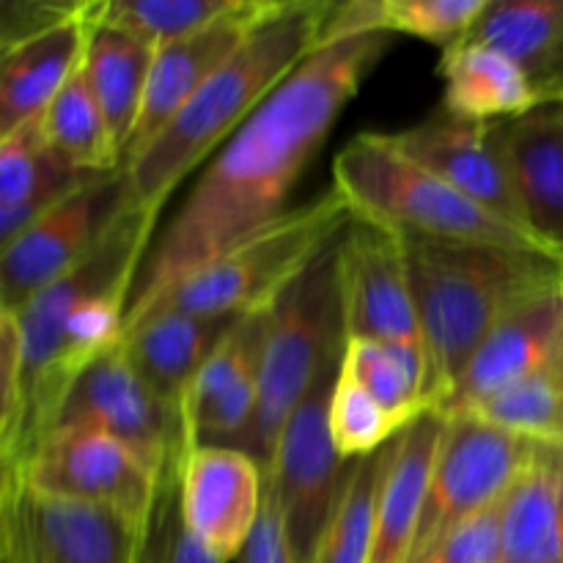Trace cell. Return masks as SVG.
I'll use <instances>...</instances> for the list:
<instances>
[{"instance_id":"cell-13","label":"cell","mask_w":563,"mask_h":563,"mask_svg":"<svg viewBox=\"0 0 563 563\" xmlns=\"http://www.w3.org/2000/svg\"><path fill=\"white\" fill-rule=\"evenodd\" d=\"M99 429L141 454L157 473L196 449L190 423L135 372L121 344L104 352L71 385L53 429Z\"/></svg>"},{"instance_id":"cell-35","label":"cell","mask_w":563,"mask_h":563,"mask_svg":"<svg viewBox=\"0 0 563 563\" xmlns=\"http://www.w3.org/2000/svg\"><path fill=\"white\" fill-rule=\"evenodd\" d=\"M25 418V352L20 319L0 311V462L11 460Z\"/></svg>"},{"instance_id":"cell-3","label":"cell","mask_w":563,"mask_h":563,"mask_svg":"<svg viewBox=\"0 0 563 563\" xmlns=\"http://www.w3.org/2000/svg\"><path fill=\"white\" fill-rule=\"evenodd\" d=\"M330 0H280L247 42L124 168L135 203L163 212L170 192L223 146L322 44Z\"/></svg>"},{"instance_id":"cell-22","label":"cell","mask_w":563,"mask_h":563,"mask_svg":"<svg viewBox=\"0 0 563 563\" xmlns=\"http://www.w3.org/2000/svg\"><path fill=\"white\" fill-rule=\"evenodd\" d=\"M449 418L423 412L390 445L388 473L379 495L368 563H410L418 537L423 495L432 476L434 456L443 443Z\"/></svg>"},{"instance_id":"cell-8","label":"cell","mask_w":563,"mask_h":563,"mask_svg":"<svg viewBox=\"0 0 563 563\" xmlns=\"http://www.w3.org/2000/svg\"><path fill=\"white\" fill-rule=\"evenodd\" d=\"M344 357V355H341ZM341 361L317 379L280 432L267 473V487L284 517V533L297 563H313L335 504L355 460L335 451L330 434V399Z\"/></svg>"},{"instance_id":"cell-30","label":"cell","mask_w":563,"mask_h":563,"mask_svg":"<svg viewBox=\"0 0 563 563\" xmlns=\"http://www.w3.org/2000/svg\"><path fill=\"white\" fill-rule=\"evenodd\" d=\"M231 5L234 0H88V14L159 49L201 33Z\"/></svg>"},{"instance_id":"cell-34","label":"cell","mask_w":563,"mask_h":563,"mask_svg":"<svg viewBox=\"0 0 563 563\" xmlns=\"http://www.w3.org/2000/svg\"><path fill=\"white\" fill-rule=\"evenodd\" d=\"M487 0H374V27L454 47L471 33Z\"/></svg>"},{"instance_id":"cell-7","label":"cell","mask_w":563,"mask_h":563,"mask_svg":"<svg viewBox=\"0 0 563 563\" xmlns=\"http://www.w3.org/2000/svg\"><path fill=\"white\" fill-rule=\"evenodd\" d=\"M344 344V289L335 242L273 302L258 410L251 427L231 445L251 454L267 471L286 421L317 379L341 361Z\"/></svg>"},{"instance_id":"cell-37","label":"cell","mask_w":563,"mask_h":563,"mask_svg":"<svg viewBox=\"0 0 563 563\" xmlns=\"http://www.w3.org/2000/svg\"><path fill=\"white\" fill-rule=\"evenodd\" d=\"M82 9L86 0H5L0 11V49L64 25L80 16Z\"/></svg>"},{"instance_id":"cell-5","label":"cell","mask_w":563,"mask_h":563,"mask_svg":"<svg viewBox=\"0 0 563 563\" xmlns=\"http://www.w3.org/2000/svg\"><path fill=\"white\" fill-rule=\"evenodd\" d=\"M333 187L355 218L394 234L548 253L537 240L401 154L390 135L361 132L352 137L333 163Z\"/></svg>"},{"instance_id":"cell-17","label":"cell","mask_w":563,"mask_h":563,"mask_svg":"<svg viewBox=\"0 0 563 563\" xmlns=\"http://www.w3.org/2000/svg\"><path fill=\"white\" fill-rule=\"evenodd\" d=\"M390 141L401 154L465 192L478 207L531 236L509 165L495 137V124L456 119L440 110L410 130L394 132Z\"/></svg>"},{"instance_id":"cell-20","label":"cell","mask_w":563,"mask_h":563,"mask_svg":"<svg viewBox=\"0 0 563 563\" xmlns=\"http://www.w3.org/2000/svg\"><path fill=\"white\" fill-rule=\"evenodd\" d=\"M97 176L60 157L44 135L42 115L0 135V242L31 229L38 218L91 185Z\"/></svg>"},{"instance_id":"cell-28","label":"cell","mask_w":563,"mask_h":563,"mask_svg":"<svg viewBox=\"0 0 563 563\" xmlns=\"http://www.w3.org/2000/svg\"><path fill=\"white\" fill-rule=\"evenodd\" d=\"M42 124L49 146L77 168L91 174L121 170V152L88 80L86 60L55 93L49 108L44 110Z\"/></svg>"},{"instance_id":"cell-24","label":"cell","mask_w":563,"mask_h":563,"mask_svg":"<svg viewBox=\"0 0 563 563\" xmlns=\"http://www.w3.org/2000/svg\"><path fill=\"white\" fill-rule=\"evenodd\" d=\"M500 563H563V443H537L504 495Z\"/></svg>"},{"instance_id":"cell-21","label":"cell","mask_w":563,"mask_h":563,"mask_svg":"<svg viewBox=\"0 0 563 563\" xmlns=\"http://www.w3.org/2000/svg\"><path fill=\"white\" fill-rule=\"evenodd\" d=\"M240 319L154 311L130 324L119 344L159 399L187 418V396L198 372Z\"/></svg>"},{"instance_id":"cell-15","label":"cell","mask_w":563,"mask_h":563,"mask_svg":"<svg viewBox=\"0 0 563 563\" xmlns=\"http://www.w3.org/2000/svg\"><path fill=\"white\" fill-rule=\"evenodd\" d=\"M278 3L280 0H234V5L201 33L157 49L141 119L121 157V168H126L176 119V113L278 9Z\"/></svg>"},{"instance_id":"cell-36","label":"cell","mask_w":563,"mask_h":563,"mask_svg":"<svg viewBox=\"0 0 563 563\" xmlns=\"http://www.w3.org/2000/svg\"><path fill=\"white\" fill-rule=\"evenodd\" d=\"M504 559V498L445 537L429 563H500Z\"/></svg>"},{"instance_id":"cell-9","label":"cell","mask_w":563,"mask_h":563,"mask_svg":"<svg viewBox=\"0 0 563 563\" xmlns=\"http://www.w3.org/2000/svg\"><path fill=\"white\" fill-rule=\"evenodd\" d=\"M449 418V416H445ZM533 440L476 416H451L423 495L410 563H429L451 531L498 504L526 465Z\"/></svg>"},{"instance_id":"cell-2","label":"cell","mask_w":563,"mask_h":563,"mask_svg":"<svg viewBox=\"0 0 563 563\" xmlns=\"http://www.w3.org/2000/svg\"><path fill=\"white\" fill-rule=\"evenodd\" d=\"M157 220V209L132 203L71 273L16 313L25 352V418L14 456L3 467L20 465L47 438L71 385L121 341Z\"/></svg>"},{"instance_id":"cell-12","label":"cell","mask_w":563,"mask_h":563,"mask_svg":"<svg viewBox=\"0 0 563 563\" xmlns=\"http://www.w3.org/2000/svg\"><path fill=\"white\" fill-rule=\"evenodd\" d=\"M132 203L135 198L124 168L110 170L3 245L0 311L20 313L33 297L71 273Z\"/></svg>"},{"instance_id":"cell-23","label":"cell","mask_w":563,"mask_h":563,"mask_svg":"<svg viewBox=\"0 0 563 563\" xmlns=\"http://www.w3.org/2000/svg\"><path fill=\"white\" fill-rule=\"evenodd\" d=\"M88 5V0H86ZM88 14L0 49V135L38 119L86 60Z\"/></svg>"},{"instance_id":"cell-31","label":"cell","mask_w":563,"mask_h":563,"mask_svg":"<svg viewBox=\"0 0 563 563\" xmlns=\"http://www.w3.org/2000/svg\"><path fill=\"white\" fill-rule=\"evenodd\" d=\"M462 416H476L537 443H563V366L500 390Z\"/></svg>"},{"instance_id":"cell-10","label":"cell","mask_w":563,"mask_h":563,"mask_svg":"<svg viewBox=\"0 0 563 563\" xmlns=\"http://www.w3.org/2000/svg\"><path fill=\"white\" fill-rule=\"evenodd\" d=\"M143 526L115 511L36 493L11 467L0 473L3 563H137Z\"/></svg>"},{"instance_id":"cell-29","label":"cell","mask_w":563,"mask_h":563,"mask_svg":"<svg viewBox=\"0 0 563 563\" xmlns=\"http://www.w3.org/2000/svg\"><path fill=\"white\" fill-rule=\"evenodd\" d=\"M390 445L394 440L385 449L355 460L350 482L324 528L313 563H368L374 517H377L379 495H383L385 473H388Z\"/></svg>"},{"instance_id":"cell-27","label":"cell","mask_w":563,"mask_h":563,"mask_svg":"<svg viewBox=\"0 0 563 563\" xmlns=\"http://www.w3.org/2000/svg\"><path fill=\"white\" fill-rule=\"evenodd\" d=\"M154 55H157V49L143 38L108 25V22L91 20V14H88V80H91L97 102L102 108L121 157H124L132 135H135L137 119H141Z\"/></svg>"},{"instance_id":"cell-4","label":"cell","mask_w":563,"mask_h":563,"mask_svg":"<svg viewBox=\"0 0 563 563\" xmlns=\"http://www.w3.org/2000/svg\"><path fill=\"white\" fill-rule=\"evenodd\" d=\"M399 236L440 412L484 339L522 302L563 284V262L539 251Z\"/></svg>"},{"instance_id":"cell-18","label":"cell","mask_w":563,"mask_h":563,"mask_svg":"<svg viewBox=\"0 0 563 563\" xmlns=\"http://www.w3.org/2000/svg\"><path fill=\"white\" fill-rule=\"evenodd\" d=\"M267 495V473L234 445H198L181 473L185 522L218 559H240Z\"/></svg>"},{"instance_id":"cell-33","label":"cell","mask_w":563,"mask_h":563,"mask_svg":"<svg viewBox=\"0 0 563 563\" xmlns=\"http://www.w3.org/2000/svg\"><path fill=\"white\" fill-rule=\"evenodd\" d=\"M405 429V423L390 416L372 394H366L355 379L339 372L333 399H330V434H333L335 451L344 460H361L385 449Z\"/></svg>"},{"instance_id":"cell-38","label":"cell","mask_w":563,"mask_h":563,"mask_svg":"<svg viewBox=\"0 0 563 563\" xmlns=\"http://www.w3.org/2000/svg\"><path fill=\"white\" fill-rule=\"evenodd\" d=\"M544 108L555 110V113H559V115H561V119H563V86L559 88V91H555V93H553V97H550V99H548V104H544Z\"/></svg>"},{"instance_id":"cell-32","label":"cell","mask_w":563,"mask_h":563,"mask_svg":"<svg viewBox=\"0 0 563 563\" xmlns=\"http://www.w3.org/2000/svg\"><path fill=\"white\" fill-rule=\"evenodd\" d=\"M185 460H176L159 473V489L143 522L137 563H225L187 528L181 509V473Z\"/></svg>"},{"instance_id":"cell-16","label":"cell","mask_w":563,"mask_h":563,"mask_svg":"<svg viewBox=\"0 0 563 563\" xmlns=\"http://www.w3.org/2000/svg\"><path fill=\"white\" fill-rule=\"evenodd\" d=\"M563 366V284L522 302L471 357L445 405L443 416H462L489 396Z\"/></svg>"},{"instance_id":"cell-26","label":"cell","mask_w":563,"mask_h":563,"mask_svg":"<svg viewBox=\"0 0 563 563\" xmlns=\"http://www.w3.org/2000/svg\"><path fill=\"white\" fill-rule=\"evenodd\" d=\"M440 75L445 82L443 110L456 119L498 124L542 108V97L526 71L482 44L460 42L445 47Z\"/></svg>"},{"instance_id":"cell-25","label":"cell","mask_w":563,"mask_h":563,"mask_svg":"<svg viewBox=\"0 0 563 563\" xmlns=\"http://www.w3.org/2000/svg\"><path fill=\"white\" fill-rule=\"evenodd\" d=\"M462 42L482 44L520 66L542 108L563 86V0H487Z\"/></svg>"},{"instance_id":"cell-6","label":"cell","mask_w":563,"mask_h":563,"mask_svg":"<svg viewBox=\"0 0 563 563\" xmlns=\"http://www.w3.org/2000/svg\"><path fill=\"white\" fill-rule=\"evenodd\" d=\"M350 220V203L335 187L313 201L289 207L278 220L185 275L146 311L132 317L124 330L154 311L245 317L269 308L324 251L339 242Z\"/></svg>"},{"instance_id":"cell-1","label":"cell","mask_w":563,"mask_h":563,"mask_svg":"<svg viewBox=\"0 0 563 563\" xmlns=\"http://www.w3.org/2000/svg\"><path fill=\"white\" fill-rule=\"evenodd\" d=\"M394 47V33L324 42L218 148L143 258L130 313L286 212L291 190L328 141L341 110Z\"/></svg>"},{"instance_id":"cell-14","label":"cell","mask_w":563,"mask_h":563,"mask_svg":"<svg viewBox=\"0 0 563 563\" xmlns=\"http://www.w3.org/2000/svg\"><path fill=\"white\" fill-rule=\"evenodd\" d=\"M339 264L346 339L423 341L399 234L352 214Z\"/></svg>"},{"instance_id":"cell-19","label":"cell","mask_w":563,"mask_h":563,"mask_svg":"<svg viewBox=\"0 0 563 563\" xmlns=\"http://www.w3.org/2000/svg\"><path fill=\"white\" fill-rule=\"evenodd\" d=\"M526 225L533 240L563 262V119L539 108L495 124Z\"/></svg>"},{"instance_id":"cell-11","label":"cell","mask_w":563,"mask_h":563,"mask_svg":"<svg viewBox=\"0 0 563 563\" xmlns=\"http://www.w3.org/2000/svg\"><path fill=\"white\" fill-rule=\"evenodd\" d=\"M11 471L47 498L115 511L141 526L159 489V473L99 429H55Z\"/></svg>"}]
</instances>
